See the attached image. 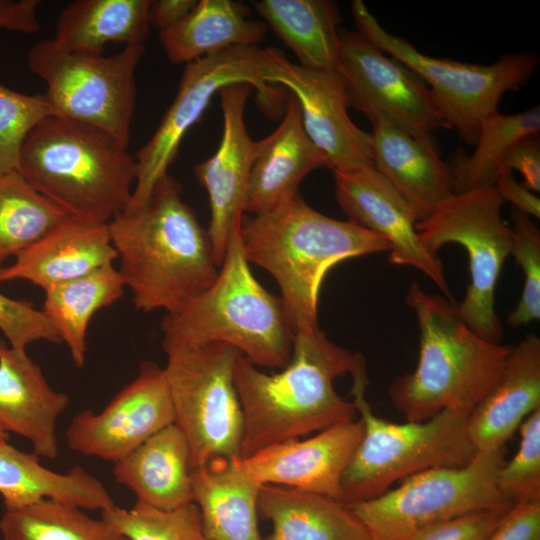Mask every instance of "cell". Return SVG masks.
<instances>
[{"instance_id":"1","label":"cell","mask_w":540,"mask_h":540,"mask_svg":"<svg viewBox=\"0 0 540 540\" xmlns=\"http://www.w3.org/2000/svg\"><path fill=\"white\" fill-rule=\"evenodd\" d=\"M119 274L137 310L173 312L209 287L216 263L208 231L166 173L141 204L108 223Z\"/></svg>"},{"instance_id":"2","label":"cell","mask_w":540,"mask_h":540,"mask_svg":"<svg viewBox=\"0 0 540 540\" xmlns=\"http://www.w3.org/2000/svg\"><path fill=\"white\" fill-rule=\"evenodd\" d=\"M364 364L360 353L336 345L319 326L294 333L290 360L278 373L262 372L240 355L234 383L243 412L241 457L355 420L353 402L336 392L334 380Z\"/></svg>"},{"instance_id":"3","label":"cell","mask_w":540,"mask_h":540,"mask_svg":"<svg viewBox=\"0 0 540 540\" xmlns=\"http://www.w3.org/2000/svg\"><path fill=\"white\" fill-rule=\"evenodd\" d=\"M240 235L248 262L277 282L294 333L319 326L320 289L333 266L389 251L380 235L318 212L299 194L267 212L243 216Z\"/></svg>"},{"instance_id":"4","label":"cell","mask_w":540,"mask_h":540,"mask_svg":"<svg viewBox=\"0 0 540 540\" xmlns=\"http://www.w3.org/2000/svg\"><path fill=\"white\" fill-rule=\"evenodd\" d=\"M406 303L420 329L415 370L399 376L388 393L408 422H422L444 410L469 414L500 376L510 345L489 342L462 320L453 301L413 282Z\"/></svg>"},{"instance_id":"5","label":"cell","mask_w":540,"mask_h":540,"mask_svg":"<svg viewBox=\"0 0 540 540\" xmlns=\"http://www.w3.org/2000/svg\"><path fill=\"white\" fill-rule=\"evenodd\" d=\"M18 171L72 218L108 224L130 204L135 157L105 131L49 116L27 136Z\"/></svg>"},{"instance_id":"6","label":"cell","mask_w":540,"mask_h":540,"mask_svg":"<svg viewBox=\"0 0 540 540\" xmlns=\"http://www.w3.org/2000/svg\"><path fill=\"white\" fill-rule=\"evenodd\" d=\"M161 330L163 348L225 343L257 367L281 369L290 360L294 338L282 299L251 272L240 228L231 234L212 284L166 313Z\"/></svg>"},{"instance_id":"7","label":"cell","mask_w":540,"mask_h":540,"mask_svg":"<svg viewBox=\"0 0 540 540\" xmlns=\"http://www.w3.org/2000/svg\"><path fill=\"white\" fill-rule=\"evenodd\" d=\"M352 379V402L364 434L341 479L342 504L375 498L429 468L464 466L477 453L467 432L469 414L444 410L422 422H390L375 415L366 399V364Z\"/></svg>"},{"instance_id":"8","label":"cell","mask_w":540,"mask_h":540,"mask_svg":"<svg viewBox=\"0 0 540 540\" xmlns=\"http://www.w3.org/2000/svg\"><path fill=\"white\" fill-rule=\"evenodd\" d=\"M350 7L357 31L425 82L450 129L469 145H475L482 121L498 111L501 98L526 85L539 64V56L527 51L503 54L489 65L431 57L389 33L362 0Z\"/></svg>"},{"instance_id":"9","label":"cell","mask_w":540,"mask_h":540,"mask_svg":"<svg viewBox=\"0 0 540 540\" xmlns=\"http://www.w3.org/2000/svg\"><path fill=\"white\" fill-rule=\"evenodd\" d=\"M505 447L480 451L460 467H433L395 489L346 505L372 540H408L419 530L469 512L514 505L499 490Z\"/></svg>"},{"instance_id":"10","label":"cell","mask_w":540,"mask_h":540,"mask_svg":"<svg viewBox=\"0 0 540 540\" xmlns=\"http://www.w3.org/2000/svg\"><path fill=\"white\" fill-rule=\"evenodd\" d=\"M163 350L174 423L188 443L191 468L217 457L241 456L244 423L234 370L242 354L225 343Z\"/></svg>"},{"instance_id":"11","label":"cell","mask_w":540,"mask_h":540,"mask_svg":"<svg viewBox=\"0 0 540 540\" xmlns=\"http://www.w3.org/2000/svg\"><path fill=\"white\" fill-rule=\"evenodd\" d=\"M144 44L109 57L68 51L53 39L28 52V68L46 82L44 96L58 116L99 128L128 145L136 103L135 72Z\"/></svg>"},{"instance_id":"12","label":"cell","mask_w":540,"mask_h":540,"mask_svg":"<svg viewBox=\"0 0 540 540\" xmlns=\"http://www.w3.org/2000/svg\"><path fill=\"white\" fill-rule=\"evenodd\" d=\"M503 204L494 186L455 193L416 224L420 240L432 253L447 243L467 251L470 282L457 309L473 332L492 343H500L504 333L495 293L513 241L512 228L501 218Z\"/></svg>"},{"instance_id":"13","label":"cell","mask_w":540,"mask_h":540,"mask_svg":"<svg viewBox=\"0 0 540 540\" xmlns=\"http://www.w3.org/2000/svg\"><path fill=\"white\" fill-rule=\"evenodd\" d=\"M247 83L270 113L281 107V88L264 81L263 49L236 46L186 64L177 94L150 140L137 152V178L129 206L141 204L174 161L187 131L222 88Z\"/></svg>"},{"instance_id":"14","label":"cell","mask_w":540,"mask_h":540,"mask_svg":"<svg viewBox=\"0 0 540 540\" xmlns=\"http://www.w3.org/2000/svg\"><path fill=\"white\" fill-rule=\"evenodd\" d=\"M340 35L337 71L344 80L349 106L371 122L383 119L417 138L450 129L430 89L413 70L387 56L358 31Z\"/></svg>"},{"instance_id":"15","label":"cell","mask_w":540,"mask_h":540,"mask_svg":"<svg viewBox=\"0 0 540 540\" xmlns=\"http://www.w3.org/2000/svg\"><path fill=\"white\" fill-rule=\"evenodd\" d=\"M263 56L264 81L292 92L305 132L325 156L328 168L373 164L371 133L350 119L345 83L337 69L304 67L274 47L263 49Z\"/></svg>"},{"instance_id":"16","label":"cell","mask_w":540,"mask_h":540,"mask_svg":"<svg viewBox=\"0 0 540 540\" xmlns=\"http://www.w3.org/2000/svg\"><path fill=\"white\" fill-rule=\"evenodd\" d=\"M172 423L174 411L164 368L142 361L136 378L101 412L86 409L74 416L65 439L75 452L115 463Z\"/></svg>"},{"instance_id":"17","label":"cell","mask_w":540,"mask_h":540,"mask_svg":"<svg viewBox=\"0 0 540 540\" xmlns=\"http://www.w3.org/2000/svg\"><path fill=\"white\" fill-rule=\"evenodd\" d=\"M333 176L335 198L348 221L383 237L390 263L421 271L453 301L442 262L420 240L417 213L400 192L373 164L335 169Z\"/></svg>"},{"instance_id":"18","label":"cell","mask_w":540,"mask_h":540,"mask_svg":"<svg viewBox=\"0 0 540 540\" xmlns=\"http://www.w3.org/2000/svg\"><path fill=\"white\" fill-rule=\"evenodd\" d=\"M252 90L247 83H235L218 92L222 137L216 152L194 167L196 179L209 197L211 217L207 231L218 266L231 234L240 228L245 213L246 189L256 148L244 120Z\"/></svg>"},{"instance_id":"19","label":"cell","mask_w":540,"mask_h":540,"mask_svg":"<svg viewBox=\"0 0 540 540\" xmlns=\"http://www.w3.org/2000/svg\"><path fill=\"white\" fill-rule=\"evenodd\" d=\"M364 434L361 419L332 425L308 439L275 443L242 457L261 485L315 493L341 503V479Z\"/></svg>"},{"instance_id":"20","label":"cell","mask_w":540,"mask_h":540,"mask_svg":"<svg viewBox=\"0 0 540 540\" xmlns=\"http://www.w3.org/2000/svg\"><path fill=\"white\" fill-rule=\"evenodd\" d=\"M322 167H327L326 158L306 134L299 103L292 96L278 127L256 141L244 212L261 214L292 199L302 180Z\"/></svg>"},{"instance_id":"21","label":"cell","mask_w":540,"mask_h":540,"mask_svg":"<svg viewBox=\"0 0 540 540\" xmlns=\"http://www.w3.org/2000/svg\"><path fill=\"white\" fill-rule=\"evenodd\" d=\"M69 397L48 384L41 368L26 350L11 347L0 338V428L28 439L34 453L48 459L58 456L56 422Z\"/></svg>"},{"instance_id":"22","label":"cell","mask_w":540,"mask_h":540,"mask_svg":"<svg viewBox=\"0 0 540 540\" xmlns=\"http://www.w3.org/2000/svg\"><path fill=\"white\" fill-rule=\"evenodd\" d=\"M118 258L108 224L75 218L50 231L0 268V283L26 280L44 291L88 275Z\"/></svg>"},{"instance_id":"23","label":"cell","mask_w":540,"mask_h":540,"mask_svg":"<svg viewBox=\"0 0 540 540\" xmlns=\"http://www.w3.org/2000/svg\"><path fill=\"white\" fill-rule=\"evenodd\" d=\"M540 408V339L526 335L512 346L497 381L467 419L477 452L505 447L521 423Z\"/></svg>"},{"instance_id":"24","label":"cell","mask_w":540,"mask_h":540,"mask_svg":"<svg viewBox=\"0 0 540 540\" xmlns=\"http://www.w3.org/2000/svg\"><path fill=\"white\" fill-rule=\"evenodd\" d=\"M372 163L412 205L419 221L454 194L453 171L432 137L417 138L383 119L371 122Z\"/></svg>"},{"instance_id":"25","label":"cell","mask_w":540,"mask_h":540,"mask_svg":"<svg viewBox=\"0 0 540 540\" xmlns=\"http://www.w3.org/2000/svg\"><path fill=\"white\" fill-rule=\"evenodd\" d=\"M262 485L245 469L241 456L217 457L192 469V502L209 540H262L258 497Z\"/></svg>"},{"instance_id":"26","label":"cell","mask_w":540,"mask_h":540,"mask_svg":"<svg viewBox=\"0 0 540 540\" xmlns=\"http://www.w3.org/2000/svg\"><path fill=\"white\" fill-rule=\"evenodd\" d=\"M188 443L175 423L145 440L114 463L115 480L134 492L137 501L162 510L192 502Z\"/></svg>"},{"instance_id":"27","label":"cell","mask_w":540,"mask_h":540,"mask_svg":"<svg viewBox=\"0 0 540 540\" xmlns=\"http://www.w3.org/2000/svg\"><path fill=\"white\" fill-rule=\"evenodd\" d=\"M0 495L5 509L43 498L84 510L103 511L116 505L102 482L83 468L52 471L40 464L35 453L23 452L7 441L0 443Z\"/></svg>"},{"instance_id":"28","label":"cell","mask_w":540,"mask_h":540,"mask_svg":"<svg viewBox=\"0 0 540 540\" xmlns=\"http://www.w3.org/2000/svg\"><path fill=\"white\" fill-rule=\"evenodd\" d=\"M258 514L272 523L262 540H372L346 505L315 493L262 485Z\"/></svg>"},{"instance_id":"29","label":"cell","mask_w":540,"mask_h":540,"mask_svg":"<svg viewBox=\"0 0 540 540\" xmlns=\"http://www.w3.org/2000/svg\"><path fill=\"white\" fill-rule=\"evenodd\" d=\"M250 10L233 0H200L172 27L160 32L170 62L188 64L236 46H257L267 25L248 18Z\"/></svg>"},{"instance_id":"30","label":"cell","mask_w":540,"mask_h":540,"mask_svg":"<svg viewBox=\"0 0 540 540\" xmlns=\"http://www.w3.org/2000/svg\"><path fill=\"white\" fill-rule=\"evenodd\" d=\"M262 21L288 46L299 64L337 69L341 50V15L330 0H260L253 2Z\"/></svg>"},{"instance_id":"31","label":"cell","mask_w":540,"mask_h":540,"mask_svg":"<svg viewBox=\"0 0 540 540\" xmlns=\"http://www.w3.org/2000/svg\"><path fill=\"white\" fill-rule=\"evenodd\" d=\"M151 0H77L59 13L55 38L62 48L102 55L105 45L144 44L150 24Z\"/></svg>"},{"instance_id":"32","label":"cell","mask_w":540,"mask_h":540,"mask_svg":"<svg viewBox=\"0 0 540 540\" xmlns=\"http://www.w3.org/2000/svg\"><path fill=\"white\" fill-rule=\"evenodd\" d=\"M124 287L118 269L112 264L45 290L41 310L67 345L77 367L85 364L91 318L98 310L117 302Z\"/></svg>"},{"instance_id":"33","label":"cell","mask_w":540,"mask_h":540,"mask_svg":"<svg viewBox=\"0 0 540 540\" xmlns=\"http://www.w3.org/2000/svg\"><path fill=\"white\" fill-rule=\"evenodd\" d=\"M70 217L19 171L0 174V268Z\"/></svg>"},{"instance_id":"34","label":"cell","mask_w":540,"mask_h":540,"mask_svg":"<svg viewBox=\"0 0 540 540\" xmlns=\"http://www.w3.org/2000/svg\"><path fill=\"white\" fill-rule=\"evenodd\" d=\"M83 510L49 498L6 509L0 535L3 540H127L102 518Z\"/></svg>"},{"instance_id":"35","label":"cell","mask_w":540,"mask_h":540,"mask_svg":"<svg viewBox=\"0 0 540 540\" xmlns=\"http://www.w3.org/2000/svg\"><path fill=\"white\" fill-rule=\"evenodd\" d=\"M539 105L529 110L485 118L479 128L474 152L452 168L454 194L494 186L500 161L507 149L519 138L539 134Z\"/></svg>"},{"instance_id":"36","label":"cell","mask_w":540,"mask_h":540,"mask_svg":"<svg viewBox=\"0 0 540 540\" xmlns=\"http://www.w3.org/2000/svg\"><path fill=\"white\" fill-rule=\"evenodd\" d=\"M101 518L127 540H209L194 502L162 510L137 501L130 509L103 510Z\"/></svg>"},{"instance_id":"37","label":"cell","mask_w":540,"mask_h":540,"mask_svg":"<svg viewBox=\"0 0 540 540\" xmlns=\"http://www.w3.org/2000/svg\"><path fill=\"white\" fill-rule=\"evenodd\" d=\"M53 115L43 93L27 95L0 84V174L18 171L28 134Z\"/></svg>"},{"instance_id":"38","label":"cell","mask_w":540,"mask_h":540,"mask_svg":"<svg viewBox=\"0 0 540 540\" xmlns=\"http://www.w3.org/2000/svg\"><path fill=\"white\" fill-rule=\"evenodd\" d=\"M513 241L510 251L522 268L524 286L520 299L507 317L511 327L526 326L540 319V231L529 216L513 209Z\"/></svg>"},{"instance_id":"39","label":"cell","mask_w":540,"mask_h":540,"mask_svg":"<svg viewBox=\"0 0 540 540\" xmlns=\"http://www.w3.org/2000/svg\"><path fill=\"white\" fill-rule=\"evenodd\" d=\"M518 429L519 448L497 475L499 490L513 504L540 500V408L526 417Z\"/></svg>"},{"instance_id":"40","label":"cell","mask_w":540,"mask_h":540,"mask_svg":"<svg viewBox=\"0 0 540 540\" xmlns=\"http://www.w3.org/2000/svg\"><path fill=\"white\" fill-rule=\"evenodd\" d=\"M0 330L11 347L26 350L39 340L62 343L60 336L41 309L30 302L11 299L0 293Z\"/></svg>"},{"instance_id":"41","label":"cell","mask_w":540,"mask_h":540,"mask_svg":"<svg viewBox=\"0 0 540 540\" xmlns=\"http://www.w3.org/2000/svg\"><path fill=\"white\" fill-rule=\"evenodd\" d=\"M513 505L469 512L429 525L408 540H486Z\"/></svg>"},{"instance_id":"42","label":"cell","mask_w":540,"mask_h":540,"mask_svg":"<svg viewBox=\"0 0 540 540\" xmlns=\"http://www.w3.org/2000/svg\"><path fill=\"white\" fill-rule=\"evenodd\" d=\"M500 172L517 170L524 178V186L532 192L540 191V138L527 135L516 140L503 155ZM499 172V173H500Z\"/></svg>"},{"instance_id":"43","label":"cell","mask_w":540,"mask_h":540,"mask_svg":"<svg viewBox=\"0 0 540 540\" xmlns=\"http://www.w3.org/2000/svg\"><path fill=\"white\" fill-rule=\"evenodd\" d=\"M486 540H540V500L514 504Z\"/></svg>"},{"instance_id":"44","label":"cell","mask_w":540,"mask_h":540,"mask_svg":"<svg viewBox=\"0 0 540 540\" xmlns=\"http://www.w3.org/2000/svg\"><path fill=\"white\" fill-rule=\"evenodd\" d=\"M38 0H0V30L34 34L40 30Z\"/></svg>"},{"instance_id":"45","label":"cell","mask_w":540,"mask_h":540,"mask_svg":"<svg viewBox=\"0 0 540 540\" xmlns=\"http://www.w3.org/2000/svg\"><path fill=\"white\" fill-rule=\"evenodd\" d=\"M494 187L503 201L510 202L514 209L539 219L540 200L534 192L520 184L512 172H500L494 183Z\"/></svg>"},{"instance_id":"46","label":"cell","mask_w":540,"mask_h":540,"mask_svg":"<svg viewBox=\"0 0 540 540\" xmlns=\"http://www.w3.org/2000/svg\"><path fill=\"white\" fill-rule=\"evenodd\" d=\"M197 3L196 0L151 1L148 11L149 24L160 33L186 17Z\"/></svg>"},{"instance_id":"47","label":"cell","mask_w":540,"mask_h":540,"mask_svg":"<svg viewBox=\"0 0 540 540\" xmlns=\"http://www.w3.org/2000/svg\"><path fill=\"white\" fill-rule=\"evenodd\" d=\"M9 433L5 432L0 428V443L8 441Z\"/></svg>"}]
</instances>
